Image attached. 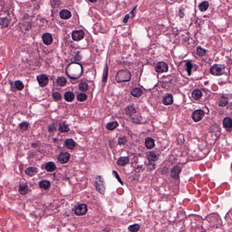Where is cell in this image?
Masks as SVG:
<instances>
[{
	"mask_svg": "<svg viewBox=\"0 0 232 232\" xmlns=\"http://www.w3.org/2000/svg\"><path fill=\"white\" fill-rule=\"evenodd\" d=\"M113 174H114V175H115V177H116V178L117 179V180L119 181V182L121 183V184H122V185H123V182H122V181L121 180V179L120 178V177H119V175H118L117 174V172H116V171H113Z\"/></svg>",
	"mask_w": 232,
	"mask_h": 232,
	"instance_id": "41",
	"label": "cell"
},
{
	"mask_svg": "<svg viewBox=\"0 0 232 232\" xmlns=\"http://www.w3.org/2000/svg\"><path fill=\"white\" fill-rule=\"evenodd\" d=\"M223 125L226 129H230L232 127V119L229 117H226L223 120Z\"/></svg>",
	"mask_w": 232,
	"mask_h": 232,
	"instance_id": "16",
	"label": "cell"
},
{
	"mask_svg": "<svg viewBox=\"0 0 232 232\" xmlns=\"http://www.w3.org/2000/svg\"><path fill=\"white\" fill-rule=\"evenodd\" d=\"M37 79L39 86L41 87H45L48 84V78L47 76L44 74H41L37 76Z\"/></svg>",
	"mask_w": 232,
	"mask_h": 232,
	"instance_id": "6",
	"label": "cell"
},
{
	"mask_svg": "<svg viewBox=\"0 0 232 232\" xmlns=\"http://www.w3.org/2000/svg\"><path fill=\"white\" fill-rule=\"evenodd\" d=\"M9 23V21H8V20L6 18L2 19V20H0V25L4 27L7 26Z\"/></svg>",
	"mask_w": 232,
	"mask_h": 232,
	"instance_id": "38",
	"label": "cell"
},
{
	"mask_svg": "<svg viewBox=\"0 0 232 232\" xmlns=\"http://www.w3.org/2000/svg\"><path fill=\"white\" fill-rule=\"evenodd\" d=\"M78 100L80 102H84L87 99V96L84 93H80L78 96Z\"/></svg>",
	"mask_w": 232,
	"mask_h": 232,
	"instance_id": "37",
	"label": "cell"
},
{
	"mask_svg": "<svg viewBox=\"0 0 232 232\" xmlns=\"http://www.w3.org/2000/svg\"><path fill=\"white\" fill-rule=\"evenodd\" d=\"M163 103L165 105H170L173 103V98L171 94H167L164 97Z\"/></svg>",
	"mask_w": 232,
	"mask_h": 232,
	"instance_id": "9",
	"label": "cell"
},
{
	"mask_svg": "<svg viewBox=\"0 0 232 232\" xmlns=\"http://www.w3.org/2000/svg\"><path fill=\"white\" fill-rule=\"evenodd\" d=\"M129 15H127L126 17H125V18L124 19V22L126 23L127 22V21H128V19H129Z\"/></svg>",
	"mask_w": 232,
	"mask_h": 232,
	"instance_id": "43",
	"label": "cell"
},
{
	"mask_svg": "<svg viewBox=\"0 0 232 232\" xmlns=\"http://www.w3.org/2000/svg\"><path fill=\"white\" fill-rule=\"evenodd\" d=\"M204 111L201 110H197L193 113L192 117L194 122H198L201 121L204 117Z\"/></svg>",
	"mask_w": 232,
	"mask_h": 232,
	"instance_id": "5",
	"label": "cell"
},
{
	"mask_svg": "<svg viewBox=\"0 0 232 232\" xmlns=\"http://www.w3.org/2000/svg\"><path fill=\"white\" fill-rule=\"evenodd\" d=\"M145 146L148 149L153 148L155 146V141L152 138H147L145 140Z\"/></svg>",
	"mask_w": 232,
	"mask_h": 232,
	"instance_id": "11",
	"label": "cell"
},
{
	"mask_svg": "<svg viewBox=\"0 0 232 232\" xmlns=\"http://www.w3.org/2000/svg\"><path fill=\"white\" fill-rule=\"evenodd\" d=\"M43 42L47 45H50L53 42V38L50 34L46 33L42 36Z\"/></svg>",
	"mask_w": 232,
	"mask_h": 232,
	"instance_id": "10",
	"label": "cell"
},
{
	"mask_svg": "<svg viewBox=\"0 0 232 232\" xmlns=\"http://www.w3.org/2000/svg\"><path fill=\"white\" fill-rule=\"evenodd\" d=\"M192 95L194 99L198 100L199 99H201L202 96V93L200 90L196 89L192 92Z\"/></svg>",
	"mask_w": 232,
	"mask_h": 232,
	"instance_id": "18",
	"label": "cell"
},
{
	"mask_svg": "<svg viewBox=\"0 0 232 232\" xmlns=\"http://www.w3.org/2000/svg\"><path fill=\"white\" fill-rule=\"evenodd\" d=\"M209 6V3L207 2H204L201 3L199 6V9L201 11H206L208 9Z\"/></svg>",
	"mask_w": 232,
	"mask_h": 232,
	"instance_id": "26",
	"label": "cell"
},
{
	"mask_svg": "<svg viewBox=\"0 0 232 232\" xmlns=\"http://www.w3.org/2000/svg\"><path fill=\"white\" fill-rule=\"evenodd\" d=\"M87 211V206L85 204H80L77 206L75 210V214L78 216L84 215Z\"/></svg>",
	"mask_w": 232,
	"mask_h": 232,
	"instance_id": "3",
	"label": "cell"
},
{
	"mask_svg": "<svg viewBox=\"0 0 232 232\" xmlns=\"http://www.w3.org/2000/svg\"><path fill=\"white\" fill-rule=\"evenodd\" d=\"M69 130H70V129L69 128L68 125L66 124L65 123H63L60 125V127H59V131L60 132H63V133H65V132H69Z\"/></svg>",
	"mask_w": 232,
	"mask_h": 232,
	"instance_id": "25",
	"label": "cell"
},
{
	"mask_svg": "<svg viewBox=\"0 0 232 232\" xmlns=\"http://www.w3.org/2000/svg\"><path fill=\"white\" fill-rule=\"evenodd\" d=\"M126 137H123L119 138L118 140V143L120 145H124L126 143Z\"/></svg>",
	"mask_w": 232,
	"mask_h": 232,
	"instance_id": "40",
	"label": "cell"
},
{
	"mask_svg": "<svg viewBox=\"0 0 232 232\" xmlns=\"http://www.w3.org/2000/svg\"><path fill=\"white\" fill-rule=\"evenodd\" d=\"M89 1L91 2H93V3H94V2H96L97 0H89Z\"/></svg>",
	"mask_w": 232,
	"mask_h": 232,
	"instance_id": "44",
	"label": "cell"
},
{
	"mask_svg": "<svg viewBox=\"0 0 232 232\" xmlns=\"http://www.w3.org/2000/svg\"><path fill=\"white\" fill-rule=\"evenodd\" d=\"M129 160L128 157H121L117 161V164L121 166H125L129 163Z\"/></svg>",
	"mask_w": 232,
	"mask_h": 232,
	"instance_id": "17",
	"label": "cell"
},
{
	"mask_svg": "<svg viewBox=\"0 0 232 232\" xmlns=\"http://www.w3.org/2000/svg\"><path fill=\"white\" fill-rule=\"evenodd\" d=\"M143 94V91L139 88H136L133 89L131 92V94L133 97L138 98L141 96Z\"/></svg>",
	"mask_w": 232,
	"mask_h": 232,
	"instance_id": "20",
	"label": "cell"
},
{
	"mask_svg": "<svg viewBox=\"0 0 232 232\" xmlns=\"http://www.w3.org/2000/svg\"><path fill=\"white\" fill-rule=\"evenodd\" d=\"M84 33L83 30L74 31L72 33L73 39L75 41H79L84 38Z\"/></svg>",
	"mask_w": 232,
	"mask_h": 232,
	"instance_id": "8",
	"label": "cell"
},
{
	"mask_svg": "<svg viewBox=\"0 0 232 232\" xmlns=\"http://www.w3.org/2000/svg\"><path fill=\"white\" fill-rule=\"evenodd\" d=\"M56 130L55 127L53 125H51L50 126H49V131L50 132H54Z\"/></svg>",
	"mask_w": 232,
	"mask_h": 232,
	"instance_id": "42",
	"label": "cell"
},
{
	"mask_svg": "<svg viewBox=\"0 0 232 232\" xmlns=\"http://www.w3.org/2000/svg\"><path fill=\"white\" fill-rule=\"evenodd\" d=\"M147 158L150 161L155 162L158 160V156L154 152H150L147 155Z\"/></svg>",
	"mask_w": 232,
	"mask_h": 232,
	"instance_id": "19",
	"label": "cell"
},
{
	"mask_svg": "<svg viewBox=\"0 0 232 232\" xmlns=\"http://www.w3.org/2000/svg\"><path fill=\"white\" fill-rule=\"evenodd\" d=\"M65 99L67 102H71L74 100V94L71 92H66L65 94Z\"/></svg>",
	"mask_w": 232,
	"mask_h": 232,
	"instance_id": "21",
	"label": "cell"
},
{
	"mask_svg": "<svg viewBox=\"0 0 232 232\" xmlns=\"http://www.w3.org/2000/svg\"><path fill=\"white\" fill-rule=\"evenodd\" d=\"M40 187L44 189H47L50 186V182L49 180H42L39 182Z\"/></svg>",
	"mask_w": 232,
	"mask_h": 232,
	"instance_id": "24",
	"label": "cell"
},
{
	"mask_svg": "<svg viewBox=\"0 0 232 232\" xmlns=\"http://www.w3.org/2000/svg\"><path fill=\"white\" fill-rule=\"evenodd\" d=\"M19 191L21 195H26L29 192L28 186L26 184H21L19 186Z\"/></svg>",
	"mask_w": 232,
	"mask_h": 232,
	"instance_id": "13",
	"label": "cell"
},
{
	"mask_svg": "<svg viewBox=\"0 0 232 232\" xmlns=\"http://www.w3.org/2000/svg\"><path fill=\"white\" fill-rule=\"evenodd\" d=\"M29 125V124L27 122H23L20 125V128L21 129V130H22V131H26L28 129Z\"/></svg>",
	"mask_w": 232,
	"mask_h": 232,
	"instance_id": "36",
	"label": "cell"
},
{
	"mask_svg": "<svg viewBox=\"0 0 232 232\" xmlns=\"http://www.w3.org/2000/svg\"><path fill=\"white\" fill-rule=\"evenodd\" d=\"M15 87L17 90H22L24 87V86L22 82H21L20 80H17L15 83Z\"/></svg>",
	"mask_w": 232,
	"mask_h": 232,
	"instance_id": "31",
	"label": "cell"
},
{
	"mask_svg": "<svg viewBox=\"0 0 232 232\" xmlns=\"http://www.w3.org/2000/svg\"><path fill=\"white\" fill-rule=\"evenodd\" d=\"M45 169L48 172H53L56 169L55 165L53 162H49L46 165Z\"/></svg>",
	"mask_w": 232,
	"mask_h": 232,
	"instance_id": "23",
	"label": "cell"
},
{
	"mask_svg": "<svg viewBox=\"0 0 232 232\" xmlns=\"http://www.w3.org/2000/svg\"><path fill=\"white\" fill-rule=\"evenodd\" d=\"M206 53V50H205L204 49L202 48L201 47H198L197 48V51H196V54L197 55L200 56H203Z\"/></svg>",
	"mask_w": 232,
	"mask_h": 232,
	"instance_id": "33",
	"label": "cell"
},
{
	"mask_svg": "<svg viewBox=\"0 0 232 232\" xmlns=\"http://www.w3.org/2000/svg\"><path fill=\"white\" fill-rule=\"evenodd\" d=\"M228 104V100L225 97H223L221 98L219 101V105L221 107H225Z\"/></svg>",
	"mask_w": 232,
	"mask_h": 232,
	"instance_id": "34",
	"label": "cell"
},
{
	"mask_svg": "<svg viewBox=\"0 0 232 232\" xmlns=\"http://www.w3.org/2000/svg\"><path fill=\"white\" fill-rule=\"evenodd\" d=\"M181 171V168L179 166H175L173 168L171 172V176L175 179H178L179 174Z\"/></svg>",
	"mask_w": 232,
	"mask_h": 232,
	"instance_id": "12",
	"label": "cell"
},
{
	"mask_svg": "<svg viewBox=\"0 0 232 232\" xmlns=\"http://www.w3.org/2000/svg\"><path fill=\"white\" fill-rule=\"evenodd\" d=\"M225 67L221 65H214L210 69V72L214 76H220L225 73Z\"/></svg>",
	"mask_w": 232,
	"mask_h": 232,
	"instance_id": "2",
	"label": "cell"
},
{
	"mask_svg": "<svg viewBox=\"0 0 232 232\" xmlns=\"http://www.w3.org/2000/svg\"><path fill=\"white\" fill-rule=\"evenodd\" d=\"M79 89L81 91L85 92V91H87V89H89V86L86 83L83 82L79 84Z\"/></svg>",
	"mask_w": 232,
	"mask_h": 232,
	"instance_id": "32",
	"label": "cell"
},
{
	"mask_svg": "<svg viewBox=\"0 0 232 232\" xmlns=\"http://www.w3.org/2000/svg\"><path fill=\"white\" fill-rule=\"evenodd\" d=\"M60 17L61 18L64 20H67L70 18L71 17V13L70 11L66 10H63L60 11Z\"/></svg>",
	"mask_w": 232,
	"mask_h": 232,
	"instance_id": "15",
	"label": "cell"
},
{
	"mask_svg": "<svg viewBox=\"0 0 232 232\" xmlns=\"http://www.w3.org/2000/svg\"><path fill=\"white\" fill-rule=\"evenodd\" d=\"M125 110L126 114L129 116H132L134 113H136V110L133 106H128L126 108Z\"/></svg>",
	"mask_w": 232,
	"mask_h": 232,
	"instance_id": "28",
	"label": "cell"
},
{
	"mask_svg": "<svg viewBox=\"0 0 232 232\" xmlns=\"http://www.w3.org/2000/svg\"><path fill=\"white\" fill-rule=\"evenodd\" d=\"M70 157V154L67 152H61L58 156V160L61 164L67 163Z\"/></svg>",
	"mask_w": 232,
	"mask_h": 232,
	"instance_id": "7",
	"label": "cell"
},
{
	"mask_svg": "<svg viewBox=\"0 0 232 232\" xmlns=\"http://www.w3.org/2000/svg\"><path fill=\"white\" fill-rule=\"evenodd\" d=\"M168 70V67L167 64L164 62H160L157 63L155 70L156 72L159 73H162L167 72Z\"/></svg>",
	"mask_w": 232,
	"mask_h": 232,
	"instance_id": "4",
	"label": "cell"
},
{
	"mask_svg": "<svg viewBox=\"0 0 232 232\" xmlns=\"http://www.w3.org/2000/svg\"><path fill=\"white\" fill-rule=\"evenodd\" d=\"M186 70L187 71L188 75H190L191 74V70L193 68V66H192L191 62L188 61L187 62V63L186 64Z\"/></svg>",
	"mask_w": 232,
	"mask_h": 232,
	"instance_id": "35",
	"label": "cell"
},
{
	"mask_svg": "<svg viewBox=\"0 0 232 232\" xmlns=\"http://www.w3.org/2000/svg\"><path fill=\"white\" fill-rule=\"evenodd\" d=\"M53 97L54 99H55V100H59L61 99V95L60 93H58V92H55L53 94Z\"/></svg>",
	"mask_w": 232,
	"mask_h": 232,
	"instance_id": "39",
	"label": "cell"
},
{
	"mask_svg": "<svg viewBox=\"0 0 232 232\" xmlns=\"http://www.w3.org/2000/svg\"><path fill=\"white\" fill-rule=\"evenodd\" d=\"M38 169L36 167H31L28 168L25 170L26 175L30 177H33L38 172Z\"/></svg>",
	"mask_w": 232,
	"mask_h": 232,
	"instance_id": "14",
	"label": "cell"
},
{
	"mask_svg": "<svg viewBox=\"0 0 232 232\" xmlns=\"http://www.w3.org/2000/svg\"><path fill=\"white\" fill-rule=\"evenodd\" d=\"M95 185L96 189L101 194L103 195L106 190V185L104 179L102 176L97 177L95 181Z\"/></svg>",
	"mask_w": 232,
	"mask_h": 232,
	"instance_id": "1",
	"label": "cell"
},
{
	"mask_svg": "<svg viewBox=\"0 0 232 232\" xmlns=\"http://www.w3.org/2000/svg\"><path fill=\"white\" fill-rule=\"evenodd\" d=\"M67 80L66 78L63 77H60L58 78L57 79V83L58 85L60 86H64L66 84Z\"/></svg>",
	"mask_w": 232,
	"mask_h": 232,
	"instance_id": "29",
	"label": "cell"
},
{
	"mask_svg": "<svg viewBox=\"0 0 232 232\" xmlns=\"http://www.w3.org/2000/svg\"><path fill=\"white\" fill-rule=\"evenodd\" d=\"M118 126V124L117 122H111V123H108V124H107L106 127L108 130L111 131V130H114Z\"/></svg>",
	"mask_w": 232,
	"mask_h": 232,
	"instance_id": "27",
	"label": "cell"
},
{
	"mask_svg": "<svg viewBox=\"0 0 232 232\" xmlns=\"http://www.w3.org/2000/svg\"><path fill=\"white\" fill-rule=\"evenodd\" d=\"M140 228V226L138 224H135V225H132L128 227V229L131 232H138V231H139Z\"/></svg>",
	"mask_w": 232,
	"mask_h": 232,
	"instance_id": "30",
	"label": "cell"
},
{
	"mask_svg": "<svg viewBox=\"0 0 232 232\" xmlns=\"http://www.w3.org/2000/svg\"><path fill=\"white\" fill-rule=\"evenodd\" d=\"M65 146L69 149H73L75 147V143L71 139H69L65 141Z\"/></svg>",
	"mask_w": 232,
	"mask_h": 232,
	"instance_id": "22",
	"label": "cell"
}]
</instances>
